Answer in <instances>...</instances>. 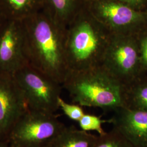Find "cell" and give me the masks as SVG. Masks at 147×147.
<instances>
[{
  "label": "cell",
  "mask_w": 147,
  "mask_h": 147,
  "mask_svg": "<svg viewBox=\"0 0 147 147\" xmlns=\"http://www.w3.org/2000/svg\"><path fill=\"white\" fill-rule=\"evenodd\" d=\"M95 0H87V1H88V3H89L90 2H93V1H94Z\"/></svg>",
  "instance_id": "cell-23"
},
{
  "label": "cell",
  "mask_w": 147,
  "mask_h": 147,
  "mask_svg": "<svg viewBox=\"0 0 147 147\" xmlns=\"http://www.w3.org/2000/svg\"><path fill=\"white\" fill-rule=\"evenodd\" d=\"M28 109L13 75L0 73V139L7 140L13 126Z\"/></svg>",
  "instance_id": "cell-8"
},
{
  "label": "cell",
  "mask_w": 147,
  "mask_h": 147,
  "mask_svg": "<svg viewBox=\"0 0 147 147\" xmlns=\"http://www.w3.org/2000/svg\"><path fill=\"white\" fill-rule=\"evenodd\" d=\"M62 86L82 107L115 111L124 106V86L101 66L70 71Z\"/></svg>",
  "instance_id": "cell-3"
},
{
  "label": "cell",
  "mask_w": 147,
  "mask_h": 147,
  "mask_svg": "<svg viewBox=\"0 0 147 147\" xmlns=\"http://www.w3.org/2000/svg\"><path fill=\"white\" fill-rule=\"evenodd\" d=\"M0 14H1V11H0Z\"/></svg>",
  "instance_id": "cell-24"
},
{
  "label": "cell",
  "mask_w": 147,
  "mask_h": 147,
  "mask_svg": "<svg viewBox=\"0 0 147 147\" xmlns=\"http://www.w3.org/2000/svg\"><path fill=\"white\" fill-rule=\"evenodd\" d=\"M55 114L28 109L17 121L7 140L20 147H47L66 127Z\"/></svg>",
  "instance_id": "cell-6"
},
{
  "label": "cell",
  "mask_w": 147,
  "mask_h": 147,
  "mask_svg": "<svg viewBox=\"0 0 147 147\" xmlns=\"http://www.w3.org/2000/svg\"><path fill=\"white\" fill-rule=\"evenodd\" d=\"M106 121L102 120L98 116L84 113L78 123L81 129L87 132L95 131L100 136H102L106 133L102 126V123Z\"/></svg>",
  "instance_id": "cell-16"
},
{
  "label": "cell",
  "mask_w": 147,
  "mask_h": 147,
  "mask_svg": "<svg viewBox=\"0 0 147 147\" xmlns=\"http://www.w3.org/2000/svg\"><path fill=\"white\" fill-rule=\"evenodd\" d=\"M9 147H18V146H14V145H11V144H9Z\"/></svg>",
  "instance_id": "cell-22"
},
{
  "label": "cell",
  "mask_w": 147,
  "mask_h": 147,
  "mask_svg": "<svg viewBox=\"0 0 147 147\" xmlns=\"http://www.w3.org/2000/svg\"><path fill=\"white\" fill-rule=\"evenodd\" d=\"M26 63L22 21L7 18L0 32V73L13 74Z\"/></svg>",
  "instance_id": "cell-9"
},
{
  "label": "cell",
  "mask_w": 147,
  "mask_h": 147,
  "mask_svg": "<svg viewBox=\"0 0 147 147\" xmlns=\"http://www.w3.org/2000/svg\"><path fill=\"white\" fill-rule=\"evenodd\" d=\"M137 36L113 33L101 65L124 86L143 75Z\"/></svg>",
  "instance_id": "cell-4"
},
{
  "label": "cell",
  "mask_w": 147,
  "mask_h": 147,
  "mask_svg": "<svg viewBox=\"0 0 147 147\" xmlns=\"http://www.w3.org/2000/svg\"><path fill=\"white\" fill-rule=\"evenodd\" d=\"M43 9V0H0L1 13L7 19L22 20Z\"/></svg>",
  "instance_id": "cell-13"
},
{
  "label": "cell",
  "mask_w": 147,
  "mask_h": 147,
  "mask_svg": "<svg viewBox=\"0 0 147 147\" xmlns=\"http://www.w3.org/2000/svg\"><path fill=\"white\" fill-rule=\"evenodd\" d=\"M9 144L8 140L0 139V147H9Z\"/></svg>",
  "instance_id": "cell-20"
},
{
  "label": "cell",
  "mask_w": 147,
  "mask_h": 147,
  "mask_svg": "<svg viewBox=\"0 0 147 147\" xmlns=\"http://www.w3.org/2000/svg\"><path fill=\"white\" fill-rule=\"evenodd\" d=\"M98 137L75 126H66L47 147H94Z\"/></svg>",
  "instance_id": "cell-12"
},
{
  "label": "cell",
  "mask_w": 147,
  "mask_h": 147,
  "mask_svg": "<svg viewBox=\"0 0 147 147\" xmlns=\"http://www.w3.org/2000/svg\"><path fill=\"white\" fill-rule=\"evenodd\" d=\"M13 75L22 91L28 109L55 114L59 109L61 84L27 63Z\"/></svg>",
  "instance_id": "cell-5"
},
{
  "label": "cell",
  "mask_w": 147,
  "mask_h": 147,
  "mask_svg": "<svg viewBox=\"0 0 147 147\" xmlns=\"http://www.w3.org/2000/svg\"><path fill=\"white\" fill-rule=\"evenodd\" d=\"M123 107L147 111V79L143 76L124 86Z\"/></svg>",
  "instance_id": "cell-14"
},
{
  "label": "cell",
  "mask_w": 147,
  "mask_h": 147,
  "mask_svg": "<svg viewBox=\"0 0 147 147\" xmlns=\"http://www.w3.org/2000/svg\"><path fill=\"white\" fill-rule=\"evenodd\" d=\"M137 11H147V0H119Z\"/></svg>",
  "instance_id": "cell-19"
},
{
  "label": "cell",
  "mask_w": 147,
  "mask_h": 147,
  "mask_svg": "<svg viewBox=\"0 0 147 147\" xmlns=\"http://www.w3.org/2000/svg\"><path fill=\"white\" fill-rule=\"evenodd\" d=\"M113 33L86 6L67 27L65 49L69 71L101 65Z\"/></svg>",
  "instance_id": "cell-2"
},
{
  "label": "cell",
  "mask_w": 147,
  "mask_h": 147,
  "mask_svg": "<svg viewBox=\"0 0 147 147\" xmlns=\"http://www.w3.org/2000/svg\"><path fill=\"white\" fill-rule=\"evenodd\" d=\"M88 7L113 34L138 35L147 29V11H137L119 0H95Z\"/></svg>",
  "instance_id": "cell-7"
},
{
  "label": "cell",
  "mask_w": 147,
  "mask_h": 147,
  "mask_svg": "<svg viewBox=\"0 0 147 147\" xmlns=\"http://www.w3.org/2000/svg\"><path fill=\"white\" fill-rule=\"evenodd\" d=\"M6 19L7 18L5 16H4L2 14H0V32L1 31V29L5 22Z\"/></svg>",
  "instance_id": "cell-21"
},
{
  "label": "cell",
  "mask_w": 147,
  "mask_h": 147,
  "mask_svg": "<svg viewBox=\"0 0 147 147\" xmlns=\"http://www.w3.org/2000/svg\"><path fill=\"white\" fill-rule=\"evenodd\" d=\"M109 122L135 147H147V111L122 107Z\"/></svg>",
  "instance_id": "cell-10"
},
{
  "label": "cell",
  "mask_w": 147,
  "mask_h": 147,
  "mask_svg": "<svg viewBox=\"0 0 147 147\" xmlns=\"http://www.w3.org/2000/svg\"><path fill=\"white\" fill-rule=\"evenodd\" d=\"M94 147H135L115 128L106 132L102 136L99 135Z\"/></svg>",
  "instance_id": "cell-15"
},
{
  "label": "cell",
  "mask_w": 147,
  "mask_h": 147,
  "mask_svg": "<svg viewBox=\"0 0 147 147\" xmlns=\"http://www.w3.org/2000/svg\"><path fill=\"white\" fill-rule=\"evenodd\" d=\"M88 5L87 0H43V9L57 23L65 28Z\"/></svg>",
  "instance_id": "cell-11"
},
{
  "label": "cell",
  "mask_w": 147,
  "mask_h": 147,
  "mask_svg": "<svg viewBox=\"0 0 147 147\" xmlns=\"http://www.w3.org/2000/svg\"><path fill=\"white\" fill-rule=\"evenodd\" d=\"M58 104L63 113L73 121L78 122L85 113L82 106L76 104L67 103L61 97L59 98Z\"/></svg>",
  "instance_id": "cell-17"
},
{
  "label": "cell",
  "mask_w": 147,
  "mask_h": 147,
  "mask_svg": "<svg viewBox=\"0 0 147 147\" xmlns=\"http://www.w3.org/2000/svg\"></svg>",
  "instance_id": "cell-25"
},
{
  "label": "cell",
  "mask_w": 147,
  "mask_h": 147,
  "mask_svg": "<svg viewBox=\"0 0 147 147\" xmlns=\"http://www.w3.org/2000/svg\"><path fill=\"white\" fill-rule=\"evenodd\" d=\"M21 21L27 63L62 86L69 73L65 49L67 28L43 9Z\"/></svg>",
  "instance_id": "cell-1"
},
{
  "label": "cell",
  "mask_w": 147,
  "mask_h": 147,
  "mask_svg": "<svg viewBox=\"0 0 147 147\" xmlns=\"http://www.w3.org/2000/svg\"><path fill=\"white\" fill-rule=\"evenodd\" d=\"M140 61L143 74L147 73V29L137 36Z\"/></svg>",
  "instance_id": "cell-18"
}]
</instances>
